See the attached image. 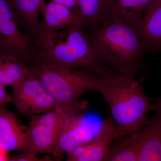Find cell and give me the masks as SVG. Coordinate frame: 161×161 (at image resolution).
Segmentation results:
<instances>
[{
	"instance_id": "18",
	"label": "cell",
	"mask_w": 161,
	"mask_h": 161,
	"mask_svg": "<svg viewBox=\"0 0 161 161\" xmlns=\"http://www.w3.org/2000/svg\"><path fill=\"white\" fill-rule=\"evenodd\" d=\"M107 161H137L136 132L115 139Z\"/></svg>"
},
{
	"instance_id": "14",
	"label": "cell",
	"mask_w": 161,
	"mask_h": 161,
	"mask_svg": "<svg viewBox=\"0 0 161 161\" xmlns=\"http://www.w3.org/2000/svg\"><path fill=\"white\" fill-rule=\"evenodd\" d=\"M136 30L147 51L161 49V0H157L152 5Z\"/></svg>"
},
{
	"instance_id": "1",
	"label": "cell",
	"mask_w": 161,
	"mask_h": 161,
	"mask_svg": "<svg viewBox=\"0 0 161 161\" xmlns=\"http://www.w3.org/2000/svg\"><path fill=\"white\" fill-rule=\"evenodd\" d=\"M37 53L32 64L65 69L87 70L100 77L116 73L97 58L87 32L82 25L59 31L36 43Z\"/></svg>"
},
{
	"instance_id": "2",
	"label": "cell",
	"mask_w": 161,
	"mask_h": 161,
	"mask_svg": "<svg viewBox=\"0 0 161 161\" xmlns=\"http://www.w3.org/2000/svg\"><path fill=\"white\" fill-rule=\"evenodd\" d=\"M87 32L97 58L116 73L135 77L145 67L147 50L137 32L127 23L112 19Z\"/></svg>"
},
{
	"instance_id": "10",
	"label": "cell",
	"mask_w": 161,
	"mask_h": 161,
	"mask_svg": "<svg viewBox=\"0 0 161 161\" xmlns=\"http://www.w3.org/2000/svg\"><path fill=\"white\" fill-rule=\"evenodd\" d=\"M40 11L43 19L41 22L42 33L38 40L71 26L83 25V20L80 16L68 7L51 1L46 3L43 1Z\"/></svg>"
},
{
	"instance_id": "19",
	"label": "cell",
	"mask_w": 161,
	"mask_h": 161,
	"mask_svg": "<svg viewBox=\"0 0 161 161\" xmlns=\"http://www.w3.org/2000/svg\"><path fill=\"white\" fill-rule=\"evenodd\" d=\"M37 154L31 153L23 152L22 153L14 154L9 156V161H53L50 158L45 157L42 158L37 157Z\"/></svg>"
},
{
	"instance_id": "15",
	"label": "cell",
	"mask_w": 161,
	"mask_h": 161,
	"mask_svg": "<svg viewBox=\"0 0 161 161\" xmlns=\"http://www.w3.org/2000/svg\"><path fill=\"white\" fill-rule=\"evenodd\" d=\"M79 15L89 32L98 29L112 19V0H78Z\"/></svg>"
},
{
	"instance_id": "8",
	"label": "cell",
	"mask_w": 161,
	"mask_h": 161,
	"mask_svg": "<svg viewBox=\"0 0 161 161\" xmlns=\"http://www.w3.org/2000/svg\"><path fill=\"white\" fill-rule=\"evenodd\" d=\"M123 136L112 117L103 121L94 138L67 153L68 161H107L114 141Z\"/></svg>"
},
{
	"instance_id": "9",
	"label": "cell",
	"mask_w": 161,
	"mask_h": 161,
	"mask_svg": "<svg viewBox=\"0 0 161 161\" xmlns=\"http://www.w3.org/2000/svg\"><path fill=\"white\" fill-rule=\"evenodd\" d=\"M29 147V127L23 125L14 112L0 106V149L23 152Z\"/></svg>"
},
{
	"instance_id": "21",
	"label": "cell",
	"mask_w": 161,
	"mask_h": 161,
	"mask_svg": "<svg viewBox=\"0 0 161 161\" xmlns=\"http://www.w3.org/2000/svg\"><path fill=\"white\" fill-rule=\"evenodd\" d=\"M50 1L68 7L79 15L78 0H50Z\"/></svg>"
},
{
	"instance_id": "5",
	"label": "cell",
	"mask_w": 161,
	"mask_h": 161,
	"mask_svg": "<svg viewBox=\"0 0 161 161\" xmlns=\"http://www.w3.org/2000/svg\"><path fill=\"white\" fill-rule=\"evenodd\" d=\"M86 106L83 102L69 108L57 106L46 113L30 116L29 147L26 152L53 154L63 128L73 116Z\"/></svg>"
},
{
	"instance_id": "12",
	"label": "cell",
	"mask_w": 161,
	"mask_h": 161,
	"mask_svg": "<svg viewBox=\"0 0 161 161\" xmlns=\"http://www.w3.org/2000/svg\"><path fill=\"white\" fill-rule=\"evenodd\" d=\"M93 137L91 130L84 124L81 112H79L68 122L61 131L53 157L56 161L62 160L64 154L87 142Z\"/></svg>"
},
{
	"instance_id": "7",
	"label": "cell",
	"mask_w": 161,
	"mask_h": 161,
	"mask_svg": "<svg viewBox=\"0 0 161 161\" xmlns=\"http://www.w3.org/2000/svg\"><path fill=\"white\" fill-rule=\"evenodd\" d=\"M13 103L22 115L30 116L45 113L58 106L40 79L32 74L13 87Z\"/></svg>"
},
{
	"instance_id": "6",
	"label": "cell",
	"mask_w": 161,
	"mask_h": 161,
	"mask_svg": "<svg viewBox=\"0 0 161 161\" xmlns=\"http://www.w3.org/2000/svg\"><path fill=\"white\" fill-rule=\"evenodd\" d=\"M18 26L7 1L0 0L1 53L14 57L28 65L35 60L37 47Z\"/></svg>"
},
{
	"instance_id": "3",
	"label": "cell",
	"mask_w": 161,
	"mask_h": 161,
	"mask_svg": "<svg viewBox=\"0 0 161 161\" xmlns=\"http://www.w3.org/2000/svg\"><path fill=\"white\" fill-rule=\"evenodd\" d=\"M96 91L108 104L112 118L123 136L140 131L152 111L151 99L134 76L114 73L101 77Z\"/></svg>"
},
{
	"instance_id": "22",
	"label": "cell",
	"mask_w": 161,
	"mask_h": 161,
	"mask_svg": "<svg viewBox=\"0 0 161 161\" xmlns=\"http://www.w3.org/2000/svg\"><path fill=\"white\" fill-rule=\"evenodd\" d=\"M152 111L161 113V98L157 100L156 102L152 103Z\"/></svg>"
},
{
	"instance_id": "4",
	"label": "cell",
	"mask_w": 161,
	"mask_h": 161,
	"mask_svg": "<svg viewBox=\"0 0 161 161\" xmlns=\"http://www.w3.org/2000/svg\"><path fill=\"white\" fill-rule=\"evenodd\" d=\"M29 67L38 77L58 103L57 106L69 108L81 103L80 96L96 90L101 77L86 69H69L40 64Z\"/></svg>"
},
{
	"instance_id": "17",
	"label": "cell",
	"mask_w": 161,
	"mask_h": 161,
	"mask_svg": "<svg viewBox=\"0 0 161 161\" xmlns=\"http://www.w3.org/2000/svg\"><path fill=\"white\" fill-rule=\"evenodd\" d=\"M31 74L29 67L17 58L0 54V84L5 86H15Z\"/></svg>"
},
{
	"instance_id": "11",
	"label": "cell",
	"mask_w": 161,
	"mask_h": 161,
	"mask_svg": "<svg viewBox=\"0 0 161 161\" xmlns=\"http://www.w3.org/2000/svg\"><path fill=\"white\" fill-rule=\"evenodd\" d=\"M18 26L31 41L36 43L42 33L39 16L44 0H6Z\"/></svg>"
},
{
	"instance_id": "13",
	"label": "cell",
	"mask_w": 161,
	"mask_h": 161,
	"mask_svg": "<svg viewBox=\"0 0 161 161\" xmlns=\"http://www.w3.org/2000/svg\"><path fill=\"white\" fill-rule=\"evenodd\" d=\"M137 161H161V113L136 132Z\"/></svg>"
},
{
	"instance_id": "16",
	"label": "cell",
	"mask_w": 161,
	"mask_h": 161,
	"mask_svg": "<svg viewBox=\"0 0 161 161\" xmlns=\"http://www.w3.org/2000/svg\"><path fill=\"white\" fill-rule=\"evenodd\" d=\"M157 0H112V19H117L136 30Z\"/></svg>"
},
{
	"instance_id": "23",
	"label": "cell",
	"mask_w": 161,
	"mask_h": 161,
	"mask_svg": "<svg viewBox=\"0 0 161 161\" xmlns=\"http://www.w3.org/2000/svg\"><path fill=\"white\" fill-rule=\"evenodd\" d=\"M8 151L0 149V161H9L10 156L8 155Z\"/></svg>"
},
{
	"instance_id": "20",
	"label": "cell",
	"mask_w": 161,
	"mask_h": 161,
	"mask_svg": "<svg viewBox=\"0 0 161 161\" xmlns=\"http://www.w3.org/2000/svg\"><path fill=\"white\" fill-rule=\"evenodd\" d=\"M6 86L0 84V106L5 107L7 104L13 103V96L6 91Z\"/></svg>"
}]
</instances>
